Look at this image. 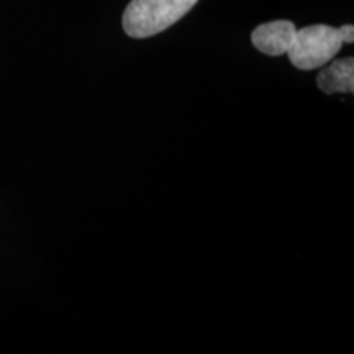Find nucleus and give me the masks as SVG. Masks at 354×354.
I'll use <instances>...</instances> for the list:
<instances>
[{
	"label": "nucleus",
	"instance_id": "obj_1",
	"mask_svg": "<svg viewBox=\"0 0 354 354\" xmlns=\"http://www.w3.org/2000/svg\"><path fill=\"white\" fill-rule=\"evenodd\" d=\"M198 0H131L123 13V30L131 38L165 32L192 10Z\"/></svg>",
	"mask_w": 354,
	"mask_h": 354
},
{
	"label": "nucleus",
	"instance_id": "obj_2",
	"mask_svg": "<svg viewBox=\"0 0 354 354\" xmlns=\"http://www.w3.org/2000/svg\"><path fill=\"white\" fill-rule=\"evenodd\" d=\"M343 44L338 28L328 25H310L295 30L286 55L297 69L313 71L333 61Z\"/></svg>",
	"mask_w": 354,
	"mask_h": 354
},
{
	"label": "nucleus",
	"instance_id": "obj_3",
	"mask_svg": "<svg viewBox=\"0 0 354 354\" xmlns=\"http://www.w3.org/2000/svg\"><path fill=\"white\" fill-rule=\"evenodd\" d=\"M295 25L290 20H274L256 26L251 41L256 50L268 56H282L290 48L295 35Z\"/></svg>",
	"mask_w": 354,
	"mask_h": 354
},
{
	"label": "nucleus",
	"instance_id": "obj_4",
	"mask_svg": "<svg viewBox=\"0 0 354 354\" xmlns=\"http://www.w3.org/2000/svg\"><path fill=\"white\" fill-rule=\"evenodd\" d=\"M318 88L325 94H353L354 92V59L343 57L325 68L317 77Z\"/></svg>",
	"mask_w": 354,
	"mask_h": 354
},
{
	"label": "nucleus",
	"instance_id": "obj_5",
	"mask_svg": "<svg viewBox=\"0 0 354 354\" xmlns=\"http://www.w3.org/2000/svg\"><path fill=\"white\" fill-rule=\"evenodd\" d=\"M339 30V35H342L343 43L351 44L354 41V26L353 25H343Z\"/></svg>",
	"mask_w": 354,
	"mask_h": 354
}]
</instances>
